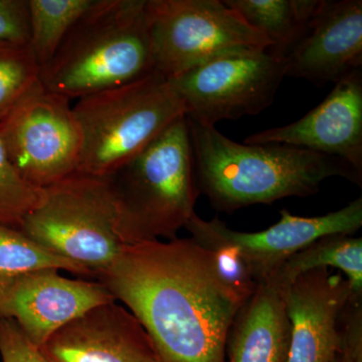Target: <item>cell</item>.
<instances>
[{"mask_svg":"<svg viewBox=\"0 0 362 362\" xmlns=\"http://www.w3.org/2000/svg\"><path fill=\"white\" fill-rule=\"evenodd\" d=\"M98 279L142 324L160 362H226L243 305L190 238L129 245Z\"/></svg>","mask_w":362,"mask_h":362,"instance_id":"1","label":"cell"},{"mask_svg":"<svg viewBox=\"0 0 362 362\" xmlns=\"http://www.w3.org/2000/svg\"><path fill=\"white\" fill-rule=\"evenodd\" d=\"M187 120L197 189L218 211L310 197L330 177L361 187L362 175L337 157L284 144L235 142L216 127Z\"/></svg>","mask_w":362,"mask_h":362,"instance_id":"2","label":"cell"},{"mask_svg":"<svg viewBox=\"0 0 362 362\" xmlns=\"http://www.w3.org/2000/svg\"><path fill=\"white\" fill-rule=\"evenodd\" d=\"M154 71L146 0H94L40 70V81L71 101Z\"/></svg>","mask_w":362,"mask_h":362,"instance_id":"3","label":"cell"},{"mask_svg":"<svg viewBox=\"0 0 362 362\" xmlns=\"http://www.w3.org/2000/svg\"><path fill=\"white\" fill-rule=\"evenodd\" d=\"M128 245L177 239L199 199L187 117L110 176Z\"/></svg>","mask_w":362,"mask_h":362,"instance_id":"4","label":"cell"},{"mask_svg":"<svg viewBox=\"0 0 362 362\" xmlns=\"http://www.w3.org/2000/svg\"><path fill=\"white\" fill-rule=\"evenodd\" d=\"M73 108L83 141L78 173L97 177H110L185 116L170 80L157 71L78 99Z\"/></svg>","mask_w":362,"mask_h":362,"instance_id":"5","label":"cell"},{"mask_svg":"<svg viewBox=\"0 0 362 362\" xmlns=\"http://www.w3.org/2000/svg\"><path fill=\"white\" fill-rule=\"evenodd\" d=\"M44 190L18 230L90 277H99L129 246L110 178L76 173Z\"/></svg>","mask_w":362,"mask_h":362,"instance_id":"6","label":"cell"},{"mask_svg":"<svg viewBox=\"0 0 362 362\" xmlns=\"http://www.w3.org/2000/svg\"><path fill=\"white\" fill-rule=\"evenodd\" d=\"M146 20L156 71L168 78L226 52L271 45L223 0H146Z\"/></svg>","mask_w":362,"mask_h":362,"instance_id":"7","label":"cell"},{"mask_svg":"<svg viewBox=\"0 0 362 362\" xmlns=\"http://www.w3.org/2000/svg\"><path fill=\"white\" fill-rule=\"evenodd\" d=\"M286 77L284 59L268 49H238L169 78L185 117L207 127L258 115L273 104Z\"/></svg>","mask_w":362,"mask_h":362,"instance_id":"8","label":"cell"},{"mask_svg":"<svg viewBox=\"0 0 362 362\" xmlns=\"http://www.w3.org/2000/svg\"><path fill=\"white\" fill-rule=\"evenodd\" d=\"M0 136L14 168L33 187L78 173L83 141L73 106L40 80L0 122Z\"/></svg>","mask_w":362,"mask_h":362,"instance_id":"9","label":"cell"},{"mask_svg":"<svg viewBox=\"0 0 362 362\" xmlns=\"http://www.w3.org/2000/svg\"><path fill=\"white\" fill-rule=\"evenodd\" d=\"M116 301L100 281L74 280L56 269L26 274L0 293V317L11 319L40 347L86 312Z\"/></svg>","mask_w":362,"mask_h":362,"instance_id":"10","label":"cell"},{"mask_svg":"<svg viewBox=\"0 0 362 362\" xmlns=\"http://www.w3.org/2000/svg\"><path fill=\"white\" fill-rule=\"evenodd\" d=\"M245 144H284L346 162L362 175V69L335 84L295 122L247 136Z\"/></svg>","mask_w":362,"mask_h":362,"instance_id":"11","label":"cell"},{"mask_svg":"<svg viewBox=\"0 0 362 362\" xmlns=\"http://www.w3.org/2000/svg\"><path fill=\"white\" fill-rule=\"evenodd\" d=\"M40 349L49 362H160L142 324L117 301L86 312Z\"/></svg>","mask_w":362,"mask_h":362,"instance_id":"12","label":"cell"},{"mask_svg":"<svg viewBox=\"0 0 362 362\" xmlns=\"http://www.w3.org/2000/svg\"><path fill=\"white\" fill-rule=\"evenodd\" d=\"M352 296L346 279L329 269L305 273L289 285L285 292L291 323L288 362L332 361L341 349L342 313Z\"/></svg>","mask_w":362,"mask_h":362,"instance_id":"13","label":"cell"},{"mask_svg":"<svg viewBox=\"0 0 362 362\" xmlns=\"http://www.w3.org/2000/svg\"><path fill=\"white\" fill-rule=\"evenodd\" d=\"M286 77L318 87L362 68L361 0H320L308 30L285 61Z\"/></svg>","mask_w":362,"mask_h":362,"instance_id":"14","label":"cell"},{"mask_svg":"<svg viewBox=\"0 0 362 362\" xmlns=\"http://www.w3.org/2000/svg\"><path fill=\"white\" fill-rule=\"evenodd\" d=\"M280 216L275 225L261 232H237L226 226V235L242 250L258 284L286 259L320 238L356 233L362 226V197L323 216L305 218L287 209L281 211Z\"/></svg>","mask_w":362,"mask_h":362,"instance_id":"15","label":"cell"},{"mask_svg":"<svg viewBox=\"0 0 362 362\" xmlns=\"http://www.w3.org/2000/svg\"><path fill=\"white\" fill-rule=\"evenodd\" d=\"M286 290L273 277L259 283L233 319L226 362H288L291 323Z\"/></svg>","mask_w":362,"mask_h":362,"instance_id":"16","label":"cell"},{"mask_svg":"<svg viewBox=\"0 0 362 362\" xmlns=\"http://www.w3.org/2000/svg\"><path fill=\"white\" fill-rule=\"evenodd\" d=\"M270 42L269 51L287 59L304 37L320 0H223Z\"/></svg>","mask_w":362,"mask_h":362,"instance_id":"17","label":"cell"},{"mask_svg":"<svg viewBox=\"0 0 362 362\" xmlns=\"http://www.w3.org/2000/svg\"><path fill=\"white\" fill-rule=\"evenodd\" d=\"M330 268L341 272L354 295L362 297L361 238L325 235L286 259L270 276L288 288L305 273Z\"/></svg>","mask_w":362,"mask_h":362,"instance_id":"18","label":"cell"},{"mask_svg":"<svg viewBox=\"0 0 362 362\" xmlns=\"http://www.w3.org/2000/svg\"><path fill=\"white\" fill-rule=\"evenodd\" d=\"M226 226L218 218L204 221L194 214L185 228L190 239L209 252L221 282L244 305L258 282L242 250L226 235Z\"/></svg>","mask_w":362,"mask_h":362,"instance_id":"19","label":"cell"},{"mask_svg":"<svg viewBox=\"0 0 362 362\" xmlns=\"http://www.w3.org/2000/svg\"><path fill=\"white\" fill-rule=\"evenodd\" d=\"M94 0H28L30 47L40 70L59 51Z\"/></svg>","mask_w":362,"mask_h":362,"instance_id":"20","label":"cell"},{"mask_svg":"<svg viewBox=\"0 0 362 362\" xmlns=\"http://www.w3.org/2000/svg\"><path fill=\"white\" fill-rule=\"evenodd\" d=\"M45 269L90 277L84 269L40 246L18 228L0 223V293L26 274Z\"/></svg>","mask_w":362,"mask_h":362,"instance_id":"21","label":"cell"},{"mask_svg":"<svg viewBox=\"0 0 362 362\" xmlns=\"http://www.w3.org/2000/svg\"><path fill=\"white\" fill-rule=\"evenodd\" d=\"M40 69L30 47L0 45V122L39 82Z\"/></svg>","mask_w":362,"mask_h":362,"instance_id":"22","label":"cell"},{"mask_svg":"<svg viewBox=\"0 0 362 362\" xmlns=\"http://www.w3.org/2000/svg\"><path fill=\"white\" fill-rule=\"evenodd\" d=\"M44 194V188L26 182L16 171L0 136V223L20 228Z\"/></svg>","mask_w":362,"mask_h":362,"instance_id":"23","label":"cell"},{"mask_svg":"<svg viewBox=\"0 0 362 362\" xmlns=\"http://www.w3.org/2000/svg\"><path fill=\"white\" fill-rule=\"evenodd\" d=\"M28 0H0V45L30 44Z\"/></svg>","mask_w":362,"mask_h":362,"instance_id":"24","label":"cell"},{"mask_svg":"<svg viewBox=\"0 0 362 362\" xmlns=\"http://www.w3.org/2000/svg\"><path fill=\"white\" fill-rule=\"evenodd\" d=\"M2 362H49L13 320L0 317Z\"/></svg>","mask_w":362,"mask_h":362,"instance_id":"25","label":"cell"},{"mask_svg":"<svg viewBox=\"0 0 362 362\" xmlns=\"http://www.w3.org/2000/svg\"><path fill=\"white\" fill-rule=\"evenodd\" d=\"M342 345L331 362H362V299L351 298L343 310Z\"/></svg>","mask_w":362,"mask_h":362,"instance_id":"26","label":"cell"}]
</instances>
